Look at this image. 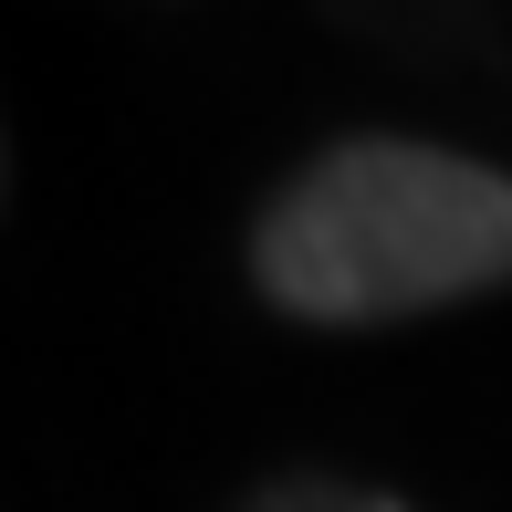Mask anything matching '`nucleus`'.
Listing matches in <instances>:
<instances>
[{"label": "nucleus", "mask_w": 512, "mask_h": 512, "mask_svg": "<svg viewBox=\"0 0 512 512\" xmlns=\"http://www.w3.org/2000/svg\"><path fill=\"white\" fill-rule=\"evenodd\" d=\"M251 272L283 314L314 324H387L492 293L512 283V178L450 147H408V136L324 147L262 209Z\"/></svg>", "instance_id": "1"}, {"label": "nucleus", "mask_w": 512, "mask_h": 512, "mask_svg": "<svg viewBox=\"0 0 512 512\" xmlns=\"http://www.w3.org/2000/svg\"><path fill=\"white\" fill-rule=\"evenodd\" d=\"M241 512H408V502L345 492V481H283V492H262V502H241Z\"/></svg>", "instance_id": "2"}]
</instances>
